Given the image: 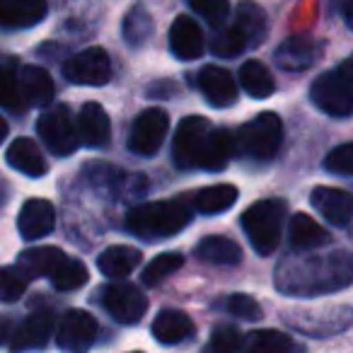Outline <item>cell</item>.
Listing matches in <instances>:
<instances>
[{
  "label": "cell",
  "mask_w": 353,
  "mask_h": 353,
  "mask_svg": "<svg viewBox=\"0 0 353 353\" xmlns=\"http://www.w3.org/2000/svg\"><path fill=\"white\" fill-rule=\"evenodd\" d=\"M192 221V211L179 199L170 201L141 203L126 213V230L148 242L167 240V237L182 232Z\"/></svg>",
  "instance_id": "obj_1"
},
{
  "label": "cell",
  "mask_w": 353,
  "mask_h": 353,
  "mask_svg": "<svg viewBox=\"0 0 353 353\" xmlns=\"http://www.w3.org/2000/svg\"><path fill=\"white\" fill-rule=\"evenodd\" d=\"M288 206L283 199H261L242 213V230L259 256H271L283 235Z\"/></svg>",
  "instance_id": "obj_2"
},
{
  "label": "cell",
  "mask_w": 353,
  "mask_h": 353,
  "mask_svg": "<svg viewBox=\"0 0 353 353\" xmlns=\"http://www.w3.org/2000/svg\"><path fill=\"white\" fill-rule=\"evenodd\" d=\"M310 99L319 112L334 119H348L353 112V61L343 59L336 68L322 73L310 88Z\"/></svg>",
  "instance_id": "obj_3"
},
{
  "label": "cell",
  "mask_w": 353,
  "mask_h": 353,
  "mask_svg": "<svg viewBox=\"0 0 353 353\" xmlns=\"http://www.w3.org/2000/svg\"><path fill=\"white\" fill-rule=\"evenodd\" d=\"M281 143H283V123H281L279 114L274 112L256 114L235 136L237 150L256 162L271 160L281 150Z\"/></svg>",
  "instance_id": "obj_4"
},
{
  "label": "cell",
  "mask_w": 353,
  "mask_h": 353,
  "mask_svg": "<svg viewBox=\"0 0 353 353\" xmlns=\"http://www.w3.org/2000/svg\"><path fill=\"white\" fill-rule=\"evenodd\" d=\"M37 133L56 157H68L78 150V128L65 104H51L37 121Z\"/></svg>",
  "instance_id": "obj_5"
},
{
  "label": "cell",
  "mask_w": 353,
  "mask_h": 353,
  "mask_svg": "<svg viewBox=\"0 0 353 353\" xmlns=\"http://www.w3.org/2000/svg\"><path fill=\"white\" fill-rule=\"evenodd\" d=\"M102 305L114 322L138 324L148 312V295H143V290L128 281L114 279V283L102 290Z\"/></svg>",
  "instance_id": "obj_6"
},
{
  "label": "cell",
  "mask_w": 353,
  "mask_h": 353,
  "mask_svg": "<svg viewBox=\"0 0 353 353\" xmlns=\"http://www.w3.org/2000/svg\"><path fill=\"white\" fill-rule=\"evenodd\" d=\"M61 73L73 85L102 88V85H107L109 80H112V61H109V54L104 49L90 46V49L70 56V59L61 65Z\"/></svg>",
  "instance_id": "obj_7"
},
{
  "label": "cell",
  "mask_w": 353,
  "mask_h": 353,
  "mask_svg": "<svg viewBox=\"0 0 353 353\" xmlns=\"http://www.w3.org/2000/svg\"><path fill=\"white\" fill-rule=\"evenodd\" d=\"M170 131V114L160 107H150L136 117L128 133V150L136 155L150 157L165 143V136Z\"/></svg>",
  "instance_id": "obj_8"
},
{
  "label": "cell",
  "mask_w": 353,
  "mask_h": 353,
  "mask_svg": "<svg viewBox=\"0 0 353 353\" xmlns=\"http://www.w3.org/2000/svg\"><path fill=\"white\" fill-rule=\"evenodd\" d=\"M208 131H211V123L203 117H187L184 121H179L174 141H172V160H174L176 167L196 170Z\"/></svg>",
  "instance_id": "obj_9"
},
{
  "label": "cell",
  "mask_w": 353,
  "mask_h": 353,
  "mask_svg": "<svg viewBox=\"0 0 353 353\" xmlns=\"http://www.w3.org/2000/svg\"><path fill=\"white\" fill-rule=\"evenodd\" d=\"M97 334H99V324L88 310H68L61 319V327L59 334H56V343L59 348L68 353H80V351H88L94 341H97Z\"/></svg>",
  "instance_id": "obj_10"
},
{
  "label": "cell",
  "mask_w": 353,
  "mask_h": 353,
  "mask_svg": "<svg viewBox=\"0 0 353 353\" xmlns=\"http://www.w3.org/2000/svg\"><path fill=\"white\" fill-rule=\"evenodd\" d=\"M324 54V44L312 37H290L283 44L276 49L274 59L276 65L281 70H288V73H300V70H307L322 59Z\"/></svg>",
  "instance_id": "obj_11"
},
{
  "label": "cell",
  "mask_w": 353,
  "mask_h": 353,
  "mask_svg": "<svg viewBox=\"0 0 353 353\" xmlns=\"http://www.w3.org/2000/svg\"><path fill=\"white\" fill-rule=\"evenodd\" d=\"M199 90L211 107H232L237 102V80L221 65H203L199 70Z\"/></svg>",
  "instance_id": "obj_12"
},
{
  "label": "cell",
  "mask_w": 353,
  "mask_h": 353,
  "mask_svg": "<svg viewBox=\"0 0 353 353\" xmlns=\"http://www.w3.org/2000/svg\"><path fill=\"white\" fill-rule=\"evenodd\" d=\"M54 312L51 310H34L27 319H22L20 327L10 332L12 351H30V348L46 346L49 336L54 334Z\"/></svg>",
  "instance_id": "obj_13"
},
{
  "label": "cell",
  "mask_w": 353,
  "mask_h": 353,
  "mask_svg": "<svg viewBox=\"0 0 353 353\" xmlns=\"http://www.w3.org/2000/svg\"><path fill=\"white\" fill-rule=\"evenodd\" d=\"M78 141L88 148H104L112 141V121L109 114L97 102H85L78 112Z\"/></svg>",
  "instance_id": "obj_14"
},
{
  "label": "cell",
  "mask_w": 353,
  "mask_h": 353,
  "mask_svg": "<svg viewBox=\"0 0 353 353\" xmlns=\"http://www.w3.org/2000/svg\"><path fill=\"white\" fill-rule=\"evenodd\" d=\"M56 228V208L46 199H30L20 208L17 218V230L25 240H41L51 235Z\"/></svg>",
  "instance_id": "obj_15"
},
{
  "label": "cell",
  "mask_w": 353,
  "mask_h": 353,
  "mask_svg": "<svg viewBox=\"0 0 353 353\" xmlns=\"http://www.w3.org/2000/svg\"><path fill=\"white\" fill-rule=\"evenodd\" d=\"M310 201H312L314 211H317L319 216L327 218L332 225L348 228L351 213H353V201H351V194H348L346 189L314 187L312 194H310Z\"/></svg>",
  "instance_id": "obj_16"
},
{
  "label": "cell",
  "mask_w": 353,
  "mask_h": 353,
  "mask_svg": "<svg viewBox=\"0 0 353 353\" xmlns=\"http://www.w3.org/2000/svg\"><path fill=\"white\" fill-rule=\"evenodd\" d=\"M170 51L182 61H196L206 51L203 32L189 15H179L170 27Z\"/></svg>",
  "instance_id": "obj_17"
},
{
  "label": "cell",
  "mask_w": 353,
  "mask_h": 353,
  "mask_svg": "<svg viewBox=\"0 0 353 353\" xmlns=\"http://www.w3.org/2000/svg\"><path fill=\"white\" fill-rule=\"evenodd\" d=\"M17 85H20V97L25 107H49L54 102V80L49 70L39 65H25L22 70H17Z\"/></svg>",
  "instance_id": "obj_18"
},
{
  "label": "cell",
  "mask_w": 353,
  "mask_h": 353,
  "mask_svg": "<svg viewBox=\"0 0 353 353\" xmlns=\"http://www.w3.org/2000/svg\"><path fill=\"white\" fill-rule=\"evenodd\" d=\"M49 12L46 0H0V27L25 30L34 27Z\"/></svg>",
  "instance_id": "obj_19"
},
{
  "label": "cell",
  "mask_w": 353,
  "mask_h": 353,
  "mask_svg": "<svg viewBox=\"0 0 353 353\" xmlns=\"http://www.w3.org/2000/svg\"><path fill=\"white\" fill-rule=\"evenodd\" d=\"M6 160L12 170H17L20 174L27 176H44L49 172V162L44 160V152L37 145L32 138H15V141L8 145Z\"/></svg>",
  "instance_id": "obj_20"
},
{
  "label": "cell",
  "mask_w": 353,
  "mask_h": 353,
  "mask_svg": "<svg viewBox=\"0 0 353 353\" xmlns=\"http://www.w3.org/2000/svg\"><path fill=\"white\" fill-rule=\"evenodd\" d=\"M152 339L162 346H176V343L187 341L194 334V322L189 314L179 312V310H162L155 319H152Z\"/></svg>",
  "instance_id": "obj_21"
},
{
  "label": "cell",
  "mask_w": 353,
  "mask_h": 353,
  "mask_svg": "<svg viewBox=\"0 0 353 353\" xmlns=\"http://www.w3.org/2000/svg\"><path fill=\"white\" fill-rule=\"evenodd\" d=\"M232 152H235V136L228 128H211L206 141H203L196 167L206 172H221L228 167Z\"/></svg>",
  "instance_id": "obj_22"
},
{
  "label": "cell",
  "mask_w": 353,
  "mask_h": 353,
  "mask_svg": "<svg viewBox=\"0 0 353 353\" xmlns=\"http://www.w3.org/2000/svg\"><path fill=\"white\" fill-rule=\"evenodd\" d=\"M65 252L59 250V247H32V250H25L20 256H17V269L27 276V281L32 279H44V276H51L56 271V266L65 259Z\"/></svg>",
  "instance_id": "obj_23"
},
{
  "label": "cell",
  "mask_w": 353,
  "mask_h": 353,
  "mask_svg": "<svg viewBox=\"0 0 353 353\" xmlns=\"http://www.w3.org/2000/svg\"><path fill=\"white\" fill-rule=\"evenodd\" d=\"M288 242L295 252H312L317 247L327 245L329 232L307 213H295V216H290L288 223Z\"/></svg>",
  "instance_id": "obj_24"
},
{
  "label": "cell",
  "mask_w": 353,
  "mask_h": 353,
  "mask_svg": "<svg viewBox=\"0 0 353 353\" xmlns=\"http://www.w3.org/2000/svg\"><path fill=\"white\" fill-rule=\"evenodd\" d=\"M141 250L128 245H112L97 256V269L109 279H126L128 274H133L141 266Z\"/></svg>",
  "instance_id": "obj_25"
},
{
  "label": "cell",
  "mask_w": 353,
  "mask_h": 353,
  "mask_svg": "<svg viewBox=\"0 0 353 353\" xmlns=\"http://www.w3.org/2000/svg\"><path fill=\"white\" fill-rule=\"evenodd\" d=\"M196 256L213 266H235L242 259V250L230 237L208 235L196 245Z\"/></svg>",
  "instance_id": "obj_26"
},
{
  "label": "cell",
  "mask_w": 353,
  "mask_h": 353,
  "mask_svg": "<svg viewBox=\"0 0 353 353\" xmlns=\"http://www.w3.org/2000/svg\"><path fill=\"white\" fill-rule=\"evenodd\" d=\"M240 85L250 97L254 99H266L276 92V80L271 75V70L266 68L261 61L250 59L242 63L240 68Z\"/></svg>",
  "instance_id": "obj_27"
},
{
  "label": "cell",
  "mask_w": 353,
  "mask_h": 353,
  "mask_svg": "<svg viewBox=\"0 0 353 353\" xmlns=\"http://www.w3.org/2000/svg\"><path fill=\"white\" fill-rule=\"evenodd\" d=\"M235 27L245 34L247 46H259L266 37V30H269V22H266V12L261 10L256 3H240L235 12Z\"/></svg>",
  "instance_id": "obj_28"
},
{
  "label": "cell",
  "mask_w": 353,
  "mask_h": 353,
  "mask_svg": "<svg viewBox=\"0 0 353 353\" xmlns=\"http://www.w3.org/2000/svg\"><path fill=\"white\" fill-rule=\"evenodd\" d=\"M237 196L240 194L232 184H213V187H206L196 194L194 208L203 216H216V213H225L228 208L235 206Z\"/></svg>",
  "instance_id": "obj_29"
},
{
  "label": "cell",
  "mask_w": 353,
  "mask_h": 353,
  "mask_svg": "<svg viewBox=\"0 0 353 353\" xmlns=\"http://www.w3.org/2000/svg\"><path fill=\"white\" fill-rule=\"evenodd\" d=\"M182 266H184L182 252H162L152 261H148V266L143 269V285H148V288L160 285L162 281H167L174 271L182 269Z\"/></svg>",
  "instance_id": "obj_30"
},
{
  "label": "cell",
  "mask_w": 353,
  "mask_h": 353,
  "mask_svg": "<svg viewBox=\"0 0 353 353\" xmlns=\"http://www.w3.org/2000/svg\"><path fill=\"white\" fill-rule=\"evenodd\" d=\"M0 107H6L12 114L25 112V102L20 97V85H17V63L6 61L0 63Z\"/></svg>",
  "instance_id": "obj_31"
},
{
  "label": "cell",
  "mask_w": 353,
  "mask_h": 353,
  "mask_svg": "<svg viewBox=\"0 0 353 353\" xmlns=\"http://www.w3.org/2000/svg\"><path fill=\"white\" fill-rule=\"evenodd\" d=\"M49 279L56 290H63V293L78 290L88 283V266H85L83 261L73 259V256H65V259L56 266V271L49 276Z\"/></svg>",
  "instance_id": "obj_32"
},
{
  "label": "cell",
  "mask_w": 353,
  "mask_h": 353,
  "mask_svg": "<svg viewBox=\"0 0 353 353\" xmlns=\"http://www.w3.org/2000/svg\"><path fill=\"white\" fill-rule=\"evenodd\" d=\"M245 348L259 353H288L295 351V343L288 334L274 332V329H259V332H252L250 336H245Z\"/></svg>",
  "instance_id": "obj_33"
},
{
  "label": "cell",
  "mask_w": 353,
  "mask_h": 353,
  "mask_svg": "<svg viewBox=\"0 0 353 353\" xmlns=\"http://www.w3.org/2000/svg\"><path fill=\"white\" fill-rule=\"evenodd\" d=\"M121 30H123V39H126L131 46L143 44V41L152 34L150 12H148L145 8H141V6H133L131 10L126 12V17H123Z\"/></svg>",
  "instance_id": "obj_34"
},
{
  "label": "cell",
  "mask_w": 353,
  "mask_h": 353,
  "mask_svg": "<svg viewBox=\"0 0 353 353\" xmlns=\"http://www.w3.org/2000/svg\"><path fill=\"white\" fill-rule=\"evenodd\" d=\"M247 49V39L235 25L230 27H218V34L211 41L213 56H221V59H235L237 54Z\"/></svg>",
  "instance_id": "obj_35"
},
{
  "label": "cell",
  "mask_w": 353,
  "mask_h": 353,
  "mask_svg": "<svg viewBox=\"0 0 353 353\" xmlns=\"http://www.w3.org/2000/svg\"><path fill=\"white\" fill-rule=\"evenodd\" d=\"M27 276L17 266H0V303H17L27 290Z\"/></svg>",
  "instance_id": "obj_36"
},
{
  "label": "cell",
  "mask_w": 353,
  "mask_h": 353,
  "mask_svg": "<svg viewBox=\"0 0 353 353\" xmlns=\"http://www.w3.org/2000/svg\"><path fill=\"white\" fill-rule=\"evenodd\" d=\"M192 10L211 27H223L230 15V0H187Z\"/></svg>",
  "instance_id": "obj_37"
},
{
  "label": "cell",
  "mask_w": 353,
  "mask_h": 353,
  "mask_svg": "<svg viewBox=\"0 0 353 353\" xmlns=\"http://www.w3.org/2000/svg\"><path fill=\"white\" fill-rule=\"evenodd\" d=\"M245 348V334L232 324H221L213 329L211 341H208V351H221V353H235Z\"/></svg>",
  "instance_id": "obj_38"
},
{
  "label": "cell",
  "mask_w": 353,
  "mask_h": 353,
  "mask_svg": "<svg viewBox=\"0 0 353 353\" xmlns=\"http://www.w3.org/2000/svg\"><path fill=\"white\" fill-rule=\"evenodd\" d=\"M324 170L339 176H351L353 174V143H341L336 145L324 160Z\"/></svg>",
  "instance_id": "obj_39"
},
{
  "label": "cell",
  "mask_w": 353,
  "mask_h": 353,
  "mask_svg": "<svg viewBox=\"0 0 353 353\" xmlns=\"http://www.w3.org/2000/svg\"><path fill=\"white\" fill-rule=\"evenodd\" d=\"M225 307H228V312L235 314L237 319H247V322H256V319H261V305L245 293L230 295L228 303H225Z\"/></svg>",
  "instance_id": "obj_40"
},
{
  "label": "cell",
  "mask_w": 353,
  "mask_h": 353,
  "mask_svg": "<svg viewBox=\"0 0 353 353\" xmlns=\"http://www.w3.org/2000/svg\"><path fill=\"white\" fill-rule=\"evenodd\" d=\"M10 329H12L10 319L0 317V343H6L8 339H10Z\"/></svg>",
  "instance_id": "obj_41"
},
{
  "label": "cell",
  "mask_w": 353,
  "mask_h": 353,
  "mask_svg": "<svg viewBox=\"0 0 353 353\" xmlns=\"http://www.w3.org/2000/svg\"><path fill=\"white\" fill-rule=\"evenodd\" d=\"M6 136H8V121L3 117H0V143L6 141Z\"/></svg>",
  "instance_id": "obj_42"
}]
</instances>
